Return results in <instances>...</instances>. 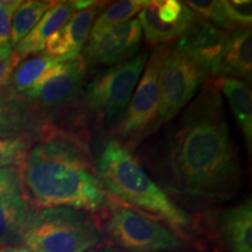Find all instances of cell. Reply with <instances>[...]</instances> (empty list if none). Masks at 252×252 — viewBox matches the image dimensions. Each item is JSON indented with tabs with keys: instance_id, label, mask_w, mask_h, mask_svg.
<instances>
[{
	"instance_id": "cell-23",
	"label": "cell",
	"mask_w": 252,
	"mask_h": 252,
	"mask_svg": "<svg viewBox=\"0 0 252 252\" xmlns=\"http://www.w3.org/2000/svg\"><path fill=\"white\" fill-rule=\"evenodd\" d=\"M194 13L202 18L207 23L215 26L219 30L230 33L234 32L235 27L230 23L228 14H226L223 1L219 0H191L184 1Z\"/></svg>"
},
{
	"instance_id": "cell-8",
	"label": "cell",
	"mask_w": 252,
	"mask_h": 252,
	"mask_svg": "<svg viewBox=\"0 0 252 252\" xmlns=\"http://www.w3.org/2000/svg\"><path fill=\"white\" fill-rule=\"evenodd\" d=\"M208 75L174 46L163 60L159 77V113L157 128L188 105Z\"/></svg>"
},
{
	"instance_id": "cell-16",
	"label": "cell",
	"mask_w": 252,
	"mask_h": 252,
	"mask_svg": "<svg viewBox=\"0 0 252 252\" xmlns=\"http://www.w3.org/2000/svg\"><path fill=\"white\" fill-rule=\"evenodd\" d=\"M75 13L76 8L74 1H54L33 30L15 46L14 50L18 59L23 60L43 52L49 37L61 30Z\"/></svg>"
},
{
	"instance_id": "cell-15",
	"label": "cell",
	"mask_w": 252,
	"mask_h": 252,
	"mask_svg": "<svg viewBox=\"0 0 252 252\" xmlns=\"http://www.w3.org/2000/svg\"><path fill=\"white\" fill-rule=\"evenodd\" d=\"M34 212L23 189L0 194V249L21 245Z\"/></svg>"
},
{
	"instance_id": "cell-29",
	"label": "cell",
	"mask_w": 252,
	"mask_h": 252,
	"mask_svg": "<svg viewBox=\"0 0 252 252\" xmlns=\"http://www.w3.org/2000/svg\"><path fill=\"white\" fill-rule=\"evenodd\" d=\"M87 252H121V250L117 247H115L113 244L108 243H102L98 247L91 249V250Z\"/></svg>"
},
{
	"instance_id": "cell-17",
	"label": "cell",
	"mask_w": 252,
	"mask_h": 252,
	"mask_svg": "<svg viewBox=\"0 0 252 252\" xmlns=\"http://www.w3.org/2000/svg\"><path fill=\"white\" fill-rule=\"evenodd\" d=\"M219 229L220 238L230 252H252L251 197L223 212Z\"/></svg>"
},
{
	"instance_id": "cell-4",
	"label": "cell",
	"mask_w": 252,
	"mask_h": 252,
	"mask_svg": "<svg viewBox=\"0 0 252 252\" xmlns=\"http://www.w3.org/2000/svg\"><path fill=\"white\" fill-rule=\"evenodd\" d=\"M23 243L31 252H87L103 243V232L89 213L47 208L32 215Z\"/></svg>"
},
{
	"instance_id": "cell-30",
	"label": "cell",
	"mask_w": 252,
	"mask_h": 252,
	"mask_svg": "<svg viewBox=\"0 0 252 252\" xmlns=\"http://www.w3.org/2000/svg\"><path fill=\"white\" fill-rule=\"evenodd\" d=\"M0 252H31L25 245H11V247H4L0 249Z\"/></svg>"
},
{
	"instance_id": "cell-7",
	"label": "cell",
	"mask_w": 252,
	"mask_h": 252,
	"mask_svg": "<svg viewBox=\"0 0 252 252\" xmlns=\"http://www.w3.org/2000/svg\"><path fill=\"white\" fill-rule=\"evenodd\" d=\"M149 56V53L144 52L99 72L88 84L84 93L87 109L103 121H110L124 111L130 103Z\"/></svg>"
},
{
	"instance_id": "cell-3",
	"label": "cell",
	"mask_w": 252,
	"mask_h": 252,
	"mask_svg": "<svg viewBox=\"0 0 252 252\" xmlns=\"http://www.w3.org/2000/svg\"><path fill=\"white\" fill-rule=\"evenodd\" d=\"M94 168L112 198H118L143 215L161 220L180 235L190 228L188 214L167 196L130 151L116 139L106 141L102 147Z\"/></svg>"
},
{
	"instance_id": "cell-20",
	"label": "cell",
	"mask_w": 252,
	"mask_h": 252,
	"mask_svg": "<svg viewBox=\"0 0 252 252\" xmlns=\"http://www.w3.org/2000/svg\"><path fill=\"white\" fill-rule=\"evenodd\" d=\"M60 62H62L60 59L47 54L37 55L21 62L14 69L9 81L13 84V91L15 94H25Z\"/></svg>"
},
{
	"instance_id": "cell-1",
	"label": "cell",
	"mask_w": 252,
	"mask_h": 252,
	"mask_svg": "<svg viewBox=\"0 0 252 252\" xmlns=\"http://www.w3.org/2000/svg\"><path fill=\"white\" fill-rule=\"evenodd\" d=\"M161 168L166 187L184 197L224 201L241 189L238 149L213 80L195 94L169 131Z\"/></svg>"
},
{
	"instance_id": "cell-14",
	"label": "cell",
	"mask_w": 252,
	"mask_h": 252,
	"mask_svg": "<svg viewBox=\"0 0 252 252\" xmlns=\"http://www.w3.org/2000/svg\"><path fill=\"white\" fill-rule=\"evenodd\" d=\"M42 128L39 116L12 90H0V139L39 134Z\"/></svg>"
},
{
	"instance_id": "cell-26",
	"label": "cell",
	"mask_w": 252,
	"mask_h": 252,
	"mask_svg": "<svg viewBox=\"0 0 252 252\" xmlns=\"http://www.w3.org/2000/svg\"><path fill=\"white\" fill-rule=\"evenodd\" d=\"M21 0H0V47L9 45L12 20Z\"/></svg>"
},
{
	"instance_id": "cell-6",
	"label": "cell",
	"mask_w": 252,
	"mask_h": 252,
	"mask_svg": "<svg viewBox=\"0 0 252 252\" xmlns=\"http://www.w3.org/2000/svg\"><path fill=\"white\" fill-rule=\"evenodd\" d=\"M108 210L105 231L126 251L175 252L185 248L181 236L152 217L115 203L113 198Z\"/></svg>"
},
{
	"instance_id": "cell-21",
	"label": "cell",
	"mask_w": 252,
	"mask_h": 252,
	"mask_svg": "<svg viewBox=\"0 0 252 252\" xmlns=\"http://www.w3.org/2000/svg\"><path fill=\"white\" fill-rule=\"evenodd\" d=\"M54 1L47 0H28L21 2L12 20L9 45L12 47L17 46L33 30V27L39 23L40 19L52 7Z\"/></svg>"
},
{
	"instance_id": "cell-10",
	"label": "cell",
	"mask_w": 252,
	"mask_h": 252,
	"mask_svg": "<svg viewBox=\"0 0 252 252\" xmlns=\"http://www.w3.org/2000/svg\"><path fill=\"white\" fill-rule=\"evenodd\" d=\"M87 69L83 58L60 62L24 96L28 100L49 108L69 104L80 94L86 81Z\"/></svg>"
},
{
	"instance_id": "cell-11",
	"label": "cell",
	"mask_w": 252,
	"mask_h": 252,
	"mask_svg": "<svg viewBox=\"0 0 252 252\" xmlns=\"http://www.w3.org/2000/svg\"><path fill=\"white\" fill-rule=\"evenodd\" d=\"M141 39L143 30L139 21L131 19L88 40L82 58L88 67L118 64L137 55Z\"/></svg>"
},
{
	"instance_id": "cell-18",
	"label": "cell",
	"mask_w": 252,
	"mask_h": 252,
	"mask_svg": "<svg viewBox=\"0 0 252 252\" xmlns=\"http://www.w3.org/2000/svg\"><path fill=\"white\" fill-rule=\"evenodd\" d=\"M231 77L242 82L252 78L251 28H238L230 33L224 56L220 62L219 77Z\"/></svg>"
},
{
	"instance_id": "cell-13",
	"label": "cell",
	"mask_w": 252,
	"mask_h": 252,
	"mask_svg": "<svg viewBox=\"0 0 252 252\" xmlns=\"http://www.w3.org/2000/svg\"><path fill=\"white\" fill-rule=\"evenodd\" d=\"M105 1H94L86 9L78 11L70 20L46 42V54L61 61L76 59L89 40L94 18L102 13Z\"/></svg>"
},
{
	"instance_id": "cell-12",
	"label": "cell",
	"mask_w": 252,
	"mask_h": 252,
	"mask_svg": "<svg viewBox=\"0 0 252 252\" xmlns=\"http://www.w3.org/2000/svg\"><path fill=\"white\" fill-rule=\"evenodd\" d=\"M230 33L223 32L198 17L175 47L206 72L209 78L219 77Z\"/></svg>"
},
{
	"instance_id": "cell-28",
	"label": "cell",
	"mask_w": 252,
	"mask_h": 252,
	"mask_svg": "<svg viewBox=\"0 0 252 252\" xmlns=\"http://www.w3.org/2000/svg\"><path fill=\"white\" fill-rule=\"evenodd\" d=\"M20 173L17 167H2L0 168V194L23 189Z\"/></svg>"
},
{
	"instance_id": "cell-27",
	"label": "cell",
	"mask_w": 252,
	"mask_h": 252,
	"mask_svg": "<svg viewBox=\"0 0 252 252\" xmlns=\"http://www.w3.org/2000/svg\"><path fill=\"white\" fill-rule=\"evenodd\" d=\"M20 62L11 45L0 47V88L7 86L14 69Z\"/></svg>"
},
{
	"instance_id": "cell-19",
	"label": "cell",
	"mask_w": 252,
	"mask_h": 252,
	"mask_svg": "<svg viewBox=\"0 0 252 252\" xmlns=\"http://www.w3.org/2000/svg\"><path fill=\"white\" fill-rule=\"evenodd\" d=\"M214 83L228 99L236 122L243 133L244 141L251 153L252 149V94L244 82L231 77H216Z\"/></svg>"
},
{
	"instance_id": "cell-2",
	"label": "cell",
	"mask_w": 252,
	"mask_h": 252,
	"mask_svg": "<svg viewBox=\"0 0 252 252\" xmlns=\"http://www.w3.org/2000/svg\"><path fill=\"white\" fill-rule=\"evenodd\" d=\"M21 182L39 208L105 212L112 198L103 187L86 145L61 132L28 151L19 169Z\"/></svg>"
},
{
	"instance_id": "cell-24",
	"label": "cell",
	"mask_w": 252,
	"mask_h": 252,
	"mask_svg": "<svg viewBox=\"0 0 252 252\" xmlns=\"http://www.w3.org/2000/svg\"><path fill=\"white\" fill-rule=\"evenodd\" d=\"M31 140L25 138L0 139V168L21 166L30 151Z\"/></svg>"
},
{
	"instance_id": "cell-5",
	"label": "cell",
	"mask_w": 252,
	"mask_h": 252,
	"mask_svg": "<svg viewBox=\"0 0 252 252\" xmlns=\"http://www.w3.org/2000/svg\"><path fill=\"white\" fill-rule=\"evenodd\" d=\"M171 43L159 45L149 56L138 82L135 93L128 103L124 117L116 128L119 144L133 151L147 135L157 130L159 113V77L165 58L171 52Z\"/></svg>"
},
{
	"instance_id": "cell-22",
	"label": "cell",
	"mask_w": 252,
	"mask_h": 252,
	"mask_svg": "<svg viewBox=\"0 0 252 252\" xmlns=\"http://www.w3.org/2000/svg\"><path fill=\"white\" fill-rule=\"evenodd\" d=\"M147 4V0H122L112 4L94 21L89 39L98 36L110 28L130 21L131 18L139 13Z\"/></svg>"
},
{
	"instance_id": "cell-25",
	"label": "cell",
	"mask_w": 252,
	"mask_h": 252,
	"mask_svg": "<svg viewBox=\"0 0 252 252\" xmlns=\"http://www.w3.org/2000/svg\"><path fill=\"white\" fill-rule=\"evenodd\" d=\"M252 2L244 1V0H224V6L226 14L230 23L238 28H250L252 23Z\"/></svg>"
},
{
	"instance_id": "cell-9",
	"label": "cell",
	"mask_w": 252,
	"mask_h": 252,
	"mask_svg": "<svg viewBox=\"0 0 252 252\" xmlns=\"http://www.w3.org/2000/svg\"><path fill=\"white\" fill-rule=\"evenodd\" d=\"M197 18L179 0H154L139 12L138 21L147 42L165 45L184 36Z\"/></svg>"
}]
</instances>
